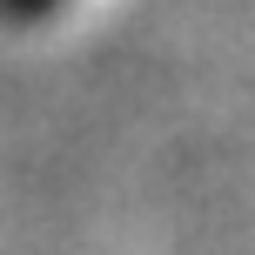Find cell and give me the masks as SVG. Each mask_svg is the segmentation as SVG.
<instances>
[{
	"label": "cell",
	"mask_w": 255,
	"mask_h": 255,
	"mask_svg": "<svg viewBox=\"0 0 255 255\" xmlns=\"http://www.w3.org/2000/svg\"><path fill=\"white\" fill-rule=\"evenodd\" d=\"M40 7H54V0H0V13H7V20H34Z\"/></svg>",
	"instance_id": "obj_1"
}]
</instances>
